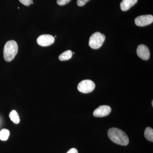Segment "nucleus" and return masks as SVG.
Segmentation results:
<instances>
[{"mask_svg": "<svg viewBox=\"0 0 153 153\" xmlns=\"http://www.w3.org/2000/svg\"><path fill=\"white\" fill-rule=\"evenodd\" d=\"M108 135L110 139L115 143L121 146H126L128 145V137L122 130L116 128H110L108 131Z\"/></svg>", "mask_w": 153, "mask_h": 153, "instance_id": "obj_1", "label": "nucleus"}, {"mask_svg": "<svg viewBox=\"0 0 153 153\" xmlns=\"http://www.w3.org/2000/svg\"><path fill=\"white\" fill-rule=\"evenodd\" d=\"M18 45L17 42L10 40L6 43L4 49V57L7 62L13 60L18 52Z\"/></svg>", "mask_w": 153, "mask_h": 153, "instance_id": "obj_2", "label": "nucleus"}, {"mask_svg": "<svg viewBox=\"0 0 153 153\" xmlns=\"http://www.w3.org/2000/svg\"><path fill=\"white\" fill-rule=\"evenodd\" d=\"M105 38L104 34L99 32L93 33L89 38V47L93 49H99L102 46L105 40Z\"/></svg>", "mask_w": 153, "mask_h": 153, "instance_id": "obj_3", "label": "nucleus"}, {"mask_svg": "<svg viewBox=\"0 0 153 153\" xmlns=\"http://www.w3.org/2000/svg\"><path fill=\"white\" fill-rule=\"evenodd\" d=\"M95 83L90 79H85L81 81L77 86V89L80 92L88 93L91 92L94 89Z\"/></svg>", "mask_w": 153, "mask_h": 153, "instance_id": "obj_4", "label": "nucleus"}, {"mask_svg": "<svg viewBox=\"0 0 153 153\" xmlns=\"http://www.w3.org/2000/svg\"><path fill=\"white\" fill-rule=\"evenodd\" d=\"M153 22V16L151 15L140 16L135 19V25L139 27H144L150 25Z\"/></svg>", "mask_w": 153, "mask_h": 153, "instance_id": "obj_5", "label": "nucleus"}, {"mask_svg": "<svg viewBox=\"0 0 153 153\" xmlns=\"http://www.w3.org/2000/svg\"><path fill=\"white\" fill-rule=\"evenodd\" d=\"M37 42L42 47H47L54 43L55 38L51 35L45 34L39 36L37 38Z\"/></svg>", "mask_w": 153, "mask_h": 153, "instance_id": "obj_6", "label": "nucleus"}, {"mask_svg": "<svg viewBox=\"0 0 153 153\" xmlns=\"http://www.w3.org/2000/svg\"><path fill=\"white\" fill-rule=\"evenodd\" d=\"M111 111V108L108 105H100L94 111L93 115L95 117H103L109 115Z\"/></svg>", "mask_w": 153, "mask_h": 153, "instance_id": "obj_7", "label": "nucleus"}, {"mask_svg": "<svg viewBox=\"0 0 153 153\" xmlns=\"http://www.w3.org/2000/svg\"><path fill=\"white\" fill-rule=\"evenodd\" d=\"M137 55L143 60H148L150 56V52L149 48L144 44L139 45L137 49Z\"/></svg>", "mask_w": 153, "mask_h": 153, "instance_id": "obj_8", "label": "nucleus"}, {"mask_svg": "<svg viewBox=\"0 0 153 153\" xmlns=\"http://www.w3.org/2000/svg\"><path fill=\"white\" fill-rule=\"evenodd\" d=\"M138 0H123L120 3V8L122 10H128L134 5L135 4Z\"/></svg>", "mask_w": 153, "mask_h": 153, "instance_id": "obj_9", "label": "nucleus"}, {"mask_svg": "<svg viewBox=\"0 0 153 153\" xmlns=\"http://www.w3.org/2000/svg\"><path fill=\"white\" fill-rule=\"evenodd\" d=\"M72 55H73V53L71 50H67L62 53L59 56V59L61 61L68 60L71 59L72 57Z\"/></svg>", "mask_w": 153, "mask_h": 153, "instance_id": "obj_10", "label": "nucleus"}, {"mask_svg": "<svg viewBox=\"0 0 153 153\" xmlns=\"http://www.w3.org/2000/svg\"><path fill=\"white\" fill-rule=\"evenodd\" d=\"M10 119L14 123L18 124L20 122V118L19 114L16 110H13L9 115Z\"/></svg>", "mask_w": 153, "mask_h": 153, "instance_id": "obj_11", "label": "nucleus"}, {"mask_svg": "<svg viewBox=\"0 0 153 153\" xmlns=\"http://www.w3.org/2000/svg\"><path fill=\"white\" fill-rule=\"evenodd\" d=\"M144 136L146 138L150 141L153 142V130L151 127L146 128L144 132Z\"/></svg>", "mask_w": 153, "mask_h": 153, "instance_id": "obj_12", "label": "nucleus"}, {"mask_svg": "<svg viewBox=\"0 0 153 153\" xmlns=\"http://www.w3.org/2000/svg\"><path fill=\"white\" fill-rule=\"evenodd\" d=\"M10 131L7 129H3L0 131V140L2 141H6L10 136Z\"/></svg>", "mask_w": 153, "mask_h": 153, "instance_id": "obj_13", "label": "nucleus"}, {"mask_svg": "<svg viewBox=\"0 0 153 153\" xmlns=\"http://www.w3.org/2000/svg\"><path fill=\"white\" fill-rule=\"evenodd\" d=\"M22 4L26 6H30L33 2V0H19Z\"/></svg>", "mask_w": 153, "mask_h": 153, "instance_id": "obj_14", "label": "nucleus"}, {"mask_svg": "<svg viewBox=\"0 0 153 153\" xmlns=\"http://www.w3.org/2000/svg\"><path fill=\"white\" fill-rule=\"evenodd\" d=\"M71 0H57V2L59 5L63 6L68 4Z\"/></svg>", "mask_w": 153, "mask_h": 153, "instance_id": "obj_15", "label": "nucleus"}, {"mask_svg": "<svg viewBox=\"0 0 153 153\" xmlns=\"http://www.w3.org/2000/svg\"><path fill=\"white\" fill-rule=\"evenodd\" d=\"M89 1V0H77L76 3H77V5L79 7H82L85 5Z\"/></svg>", "mask_w": 153, "mask_h": 153, "instance_id": "obj_16", "label": "nucleus"}, {"mask_svg": "<svg viewBox=\"0 0 153 153\" xmlns=\"http://www.w3.org/2000/svg\"><path fill=\"white\" fill-rule=\"evenodd\" d=\"M66 153H78V151H77V150L76 149H74V148H72V149H71L69 150V151H68Z\"/></svg>", "mask_w": 153, "mask_h": 153, "instance_id": "obj_17", "label": "nucleus"}, {"mask_svg": "<svg viewBox=\"0 0 153 153\" xmlns=\"http://www.w3.org/2000/svg\"><path fill=\"white\" fill-rule=\"evenodd\" d=\"M152 106H153V101L152 100Z\"/></svg>", "mask_w": 153, "mask_h": 153, "instance_id": "obj_18", "label": "nucleus"}, {"mask_svg": "<svg viewBox=\"0 0 153 153\" xmlns=\"http://www.w3.org/2000/svg\"><path fill=\"white\" fill-rule=\"evenodd\" d=\"M72 53H73V54H75V52H72Z\"/></svg>", "mask_w": 153, "mask_h": 153, "instance_id": "obj_19", "label": "nucleus"}, {"mask_svg": "<svg viewBox=\"0 0 153 153\" xmlns=\"http://www.w3.org/2000/svg\"><path fill=\"white\" fill-rule=\"evenodd\" d=\"M56 37H57V36H55V38H56Z\"/></svg>", "mask_w": 153, "mask_h": 153, "instance_id": "obj_20", "label": "nucleus"}, {"mask_svg": "<svg viewBox=\"0 0 153 153\" xmlns=\"http://www.w3.org/2000/svg\"><path fill=\"white\" fill-rule=\"evenodd\" d=\"M32 4H33V2H32Z\"/></svg>", "mask_w": 153, "mask_h": 153, "instance_id": "obj_21", "label": "nucleus"}]
</instances>
